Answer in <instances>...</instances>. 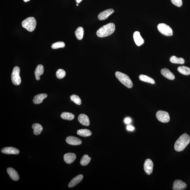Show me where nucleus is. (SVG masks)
I'll list each match as a JSON object with an SVG mask.
<instances>
[{
    "mask_svg": "<svg viewBox=\"0 0 190 190\" xmlns=\"http://www.w3.org/2000/svg\"><path fill=\"white\" fill-rule=\"evenodd\" d=\"M190 142V137L186 133L182 135L176 141L174 145V149L176 151H183L188 145Z\"/></svg>",
    "mask_w": 190,
    "mask_h": 190,
    "instance_id": "nucleus-1",
    "label": "nucleus"
},
{
    "mask_svg": "<svg viewBox=\"0 0 190 190\" xmlns=\"http://www.w3.org/2000/svg\"><path fill=\"white\" fill-rule=\"evenodd\" d=\"M115 26L114 23H109L100 28L97 31V35L99 37H104L110 36L114 32Z\"/></svg>",
    "mask_w": 190,
    "mask_h": 190,
    "instance_id": "nucleus-2",
    "label": "nucleus"
},
{
    "mask_svg": "<svg viewBox=\"0 0 190 190\" xmlns=\"http://www.w3.org/2000/svg\"><path fill=\"white\" fill-rule=\"evenodd\" d=\"M115 76L119 81L125 86L129 89L132 87V81L127 75L120 72H116Z\"/></svg>",
    "mask_w": 190,
    "mask_h": 190,
    "instance_id": "nucleus-3",
    "label": "nucleus"
},
{
    "mask_svg": "<svg viewBox=\"0 0 190 190\" xmlns=\"http://www.w3.org/2000/svg\"><path fill=\"white\" fill-rule=\"evenodd\" d=\"M36 26V21L35 19L33 17L27 18L22 22L23 28L26 29L29 32L34 31Z\"/></svg>",
    "mask_w": 190,
    "mask_h": 190,
    "instance_id": "nucleus-4",
    "label": "nucleus"
},
{
    "mask_svg": "<svg viewBox=\"0 0 190 190\" xmlns=\"http://www.w3.org/2000/svg\"><path fill=\"white\" fill-rule=\"evenodd\" d=\"M157 29L162 35L167 36H172L173 31L170 27L164 23H160L158 25Z\"/></svg>",
    "mask_w": 190,
    "mask_h": 190,
    "instance_id": "nucleus-5",
    "label": "nucleus"
},
{
    "mask_svg": "<svg viewBox=\"0 0 190 190\" xmlns=\"http://www.w3.org/2000/svg\"><path fill=\"white\" fill-rule=\"evenodd\" d=\"M20 72L19 67L17 66L14 67L11 74V80L14 85H19L21 83V79L20 75Z\"/></svg>",
    "mask_w": 190,
    "mask_h": 190,
    "instance_id": "nucleus-6",
    "label": "nucleus"
},
{
    "mask_svg": "<svg viewBox=\"0 0 190 190\" xmlns=\"http://www.w3.org/2000/svg\"><path fill=\"white\" fill-rule=\"evenodd\" d=\"M156 117L157 120L163 123H167L170 120V117L167 112L159 111L156 113Z\"/></svg>",
    "mask_w": 190,
    "mask_h": 190,
    "instance_id": "nucleus-7",
    "label": "nucleus"
},
{
    "mask_svg": "<svg viewBox=\"0 0 190 190\" xmlns=\"http://www.w3.org/2000/svg\"><path fill=\"white\" fill-rule=\"evenodd\" d=\"M153 166V163L151 160L147 159L145 160L144 165V168L146 174L148 175L152 174Z\"/></svg>",
    "mask_w": 190,
    "mask_h": 190,
    "instance_id": "nucleus-8",
    "label": "nucleus"
},
{
    "mask_svg": "<svg viewBox=\"0 0 190 190\" xmlns=\"http://www.w3.org/2000/svg\"><path fill=\"white\" fill-rule=\"evenodd\" d=\"M186 184L181 180L177 179L173 183L172 189L174 190H182L187 188Z\"/></svg>",
    "mask_w": 190,
    "mask_h": 190,
    "instance_id": "nucleus-9",
    "label": "nucleus"
},
{
    "mask_svg": "<svg viewBox=\"0 0 190 190\" xmlns=\"http://www.w3.org/2000/svg\"><path fill=\"white\" fill-rule=\"evenodd\" d=\"M66 142L69 145H81L82 141L78 138L76 137L70 136L67 138Z\"/></svg>",
    "mask_w": 190,
    "mask_h": 190,
    "instance_id": "nucleus-10",
    "label": "nucleus"
},
{
    "mask_svg": "<svg viewBox=\"0 0 190 190\" xmlns=\"http://www.w3.org/2000/svg\"><path fill=\"white\" fill-rule=\"evenodd\" d=\"M114 10L113 9H108L105 10L100 13L98 18L100 20H102L106 19L108 17L114 12Z\"/></svg>",
    "mask_w": 190,
    "mask_h": 190,
    "instance_id": "nucleus-11",
    "label": "nucleus"
},
{
    "mask_svg": "<svg viewBox=\"0 0 190 190\" xmlns=\"http://www.w3.org/2000/svg\"><path fill=\"white\" fill-rule=\"evenodd\" d=\"M76 154L74 153L69 152L64 154V161L66 164H70L72 163L76 159Z\"/></svg>",
    "mask_w": 190,
    "mask_h": 190,
    "instance_id": "nucleus-12",
    "label": "nucleus"
},
{
    "mask_svg": "<svg viewBox=\"0 0 190 190\" xmlns=\"http://www.w3.org/2000/svg\"><path fill=\"white\" fill-rule=\"evenodd\" d=\"M2 153L6 154H17L20 153V151L16 148L7 147L3 148L1 150Z\"/></svg>",
    "mask_w": 190,
    "mask_h": 190,
    "instance_id": "nucleus-13",
    "label": "nucleus"
},
{
    "mask_svg": "<svg viewBox=\"0 0 190 190\" xmlns=\"http://www.w3.org/2000/svg\"><path fill=\"white\" fill-rule=\"evenodd\" d=\"M83 175L80 174L78 175L72 179L70 182L69 183L68 187L72 188L76 186L79 183H80L83 180Z\"/></svg>",
    "mask_w": 190,
    "mask_h": 190,
    "instance_id": "nucleus-14",
    "label": "nucleus"
},
{
    "mask_svg": "<svg viewBox=\"0 0 190 190\" xmlns=\"http://www.w3.org/2000/svg\"><path fill=\"white\" fill-rule=\"evenodd\" d=\"M133 39L136 45L139 46L144 43V40L139 31H135L133 35Z\"/></svg>",
    "mask_w": 190,
    "mask_h": 190,
    "instance_id": "nucleus-15",
    "label": "nucleus"
},
{
    "mask_svg": "<svg viewBox=\"0 0 190 190\" xmlns=\"http://www.w3.org/2000/svg\"><path fill=\"white\" fill-rule=\"evenodd\" d=\"M78 120L80 124L84 126H89L90 125V121L89 117L86 115L81 114L79 115Z\"/></svg>",
    "mask_w": 190,
    "mask_h": 190,
    "instance_id": "nucleus-16",
    "label": "nucleus"
},
{
    "mask_svg": "<svg viewBox=\"0 0 190 190\" xmlns=\"http://www.w3.org/2000/svg\"><path fill=\"white\" fill-rule=\"evenodd\" d=\"M8 174L12 180L17 181L19 179V176L16 171L13 168H9L7 170Z\"/></svg>",
    "mask_w": 190,
    "mask_h": 190,
    "instance_id": "nucleus-17",
    "label": "nucleus"
},
{
    "mask_svg": "<svg viewBox=\"0 0 190 190\" xmlns=\"http://www.w3.org/2000/svg\"><path fill=\"white\" fill-rule=\"evenodd\" d=\"M160 72L163 76L169 80H173L175 78L174 75L167 68L163 69L160 71Z\"/></svg>",
    "mask_w": 190,
    "mask_h": 190,
    "instance_id": "nucleus-18",
    "label": "nucleus"
},
{
    "mask_svg": "<svg viewBox=\"0 0 190 190\" xmlns=\"http://www.w3.org/2000/svg\"><path fill=\"white\" fill-rule=\"evenodd\" d=\"M47 97L46 94L42 93L39 94L34 97L33 99V103L35 104H39L41 103L43 100Z\"/></svg>",
    "mask_w": 190,
    "mask_h": 190,
    "instance_id": "nucleus-19",
    "label": "nucleus"
},
{
    "mask_svg": "<svg viewBox=\"0 0 190 190\" xmlns=\"http://www.w3.org/2000/svg\"><path fill=\"white\" fill-rule=\"evenodd\" d=\"M44 71V68L42 64L37 66L35 71V74L37 80H40V76L42 75Z\"/></svg>",
    "mask_w": 190,
    "mask_h": 190,
    "instance_id": "nucleus-20",
    "label": "nucleus"
},
{
    "mask_svg": "<svg viewBox=\"0 0 190 190\" xmlns=\"http://www.w3.org/2000/svg\"><path fill=\"white\" fill-rule=\"evenodd\" d=\"M32 128L34 129V133L36 135H40L43 130V127L39 123H35L32 125Z\"/></svg>",
    "mask_w": 190,
    "mask_h": 190,
    "instance_id": "nucleus-21",
    "label": "nucleus"
},
{
    "mask_svg": "<svg viewBox=\"0 0 190 190\" xmlns=\"http://www.w3.org/2000/svg\"><path fill=\"white\" fill-rule=\"evenodd\" d=\"M77 134L83 137H87L90 136L92 134L91 131L87 129H80L77 131Z\"/></svg>",
    "mask_w": 190,
    "mask_h": 190,
    "instance_id": "nucleus-22",
    "label": "nucleus"
},
{
    "mask_svg": "<svg viewBox=\"0 0 190 190\" xmlns=\"http://www.w3.org/2000/svg\"><path fill=\"white\" fill-rule=\"evenodd\" d=\"M139 78L140 80L143 82L149 83L152 84L155 83V81L153 79L146 75L143 74L140 75Z\"/></svg>",
    "mask_w": 190,
    "mask_h": 190,
    "instance_id": "nucleus-23",
    "label": "nucleus"
},
{
    "mask_svg": "<svg viewBox=\"0 0 190 190\" xmlns=\"http://www.w3.org/2000/svg\"><path fill=\"white\" fill-rule=\"evenodd\" d=\"M75 34L78 40H81L83 39L84 35V29L82 27H79L75 31Z\"/></svg>",
    "mask_w": 190,
    "mask_h": 190,
    "instance_id": "nucleus-24",
    "label": "nucleus"
},
{
    "mask_svg": "<svg viewBox=\"0 0 190 190\" xmlns=\"http://www.w3.org/2000/svg\"><path fill=\"white\" fill-rule=\"evenodd\" d=\"M61 117L64 120H72L74 118L75 116L71 113L64 112L61 115Z\"/></svg>",
    "mask_w": 190,
    "mask_h": 190,
    "instance_id": "nucleus-25",
    "label": "nucleus"
},
{
    "mask_svg": "<svg viewBox=\"0 0 190 190\" xmlns=\"http://www.w3.org/2000/svg\"><path fill=\"white\" fill-rule=\"evenodd\" d=\"M170 61L173 64H183L185 60L182 58H179L175 56H173L170 58Z\"/></svg>",
    "mask_w": 190,
    "mask_h": 190,
    "instance_id": "nucleus-26",
    "label": "nucleus"
},
{
    "mask_svg": "<svg viewBox=\"0 0 190 190\" xmlns=\"http://www.w3.org/2000/svg\"><path fill=\"white\" fill-rule=\"evenodd\" d=\"M177 70L183 75L188 76L190 74V68L185 66L179 67L177 68Z\"/></svg>",
    "mask_w": 190,
    "mask_h": 190,
    "instance_id": "nucleus-27",
    "label": "nucleus"
},
{
    "mask_svg": "<svg viewBox=\"0 0 190 190\" xmlns=\"http://www.w3.org/2000/svg\"><path fill=\"white\" fill-rule=\"evenodd\" d=\"M91 160V158L87 154H85L81 158L80 163L81 165L83 166H86L89 164Z\"/></svg>",
    "mask_w": 190,
    "mask_h": 190,
    "instance_id": "nucleus-28",
    "label": "nucleus"
},
{
    "mask_svg": "<svg viewBox=\"0 0 190 190\" xmlns=\"http://www.w3.org/2000/svg\"><path fill=\"white\" fill-rule=\"evenodd\" d=\"M65 45V43L63 42L59 41L54 43L51 45V48L53 49H57L59 48H63Z\"/></svg>",
    "mask_w": 190,
    "mask_h": 190,
    "instance_id": "nucleus-29",
    "label": "nucleus"
},
{
    "mask_svg": "<svg viewBox=\"0 0 190 190\" xmlns=\"http://www.w3.org/2000/svg\"><path fill=\"white\" fill-rule=\"evenodd\" d=\"M70 98L71 100L74 102L75 104L78 105H80L81 104V101L78 96L73 95L70 96Z\"/></svg>",
    "mask_w": 190,
    "mask_h": 190,
    "instance_id": "nucleus-30",
    "label": "nucleus"
},
{
    "mask_svg": "<svg viewBox=\"0 0 190 190\" xmlns=\"http://www.w3.org/2000/svg\"><path fill=\"white\" fill-rule=\"evenodd\" d=\"M66 73L64 70L60 69L56 72V76L59 79H61L65 77Z\"/></svg>",
    "mask_w": 190,
    "mask_h": 190,
    "instance_id": "nucleus-31",
    "label": "nucleus"
},
{
    "mask_svg": "<svg viewBox=\"0 0 190 190\" xmlns=\"http://www.w3.org/2000/svg\"><path fill=\"white\" fill-rule=\"evenodd\" d=\"M172 3L177 7H181L182 5V0H170Z\"/></svg>",
    "mask_w": 190,
    "mask_h": 190,
    "instance_id": "nucleus-32",
    "label": "nucleus"
},
{
    "mask_svg": "<svg viewBox=\"0 0 190 190\" xmlns=\"http://www.w3.org/2000/svg\"><path fill=\"white\" fill-rule=\"evenodd\" d=\"M127 129L129 131H132L134 130L135 128L131 125H129L127 126Z\"/></svg>",
    "mask_w": 190,
    "mask_h": 190,
    "instance_id": "nucleus-33",
    "label": "nucleus"
},
{
    "mask_svg": "<svg viewBox=\"0 0 190 190\" xmlns=\"http://www.w3.org/2000/svg\"><path fill=\"white\" fill-rule=\"evenodd\" d=\"M124 122L126 124H130L131 122V120L130 118H127L125 119Z\"/></svg>",
    "mask_w": 190,
    "mask_h": 190,
    "instance_id": "nucleus-34",
    "label": "nucleus"
},
{
    "mask_svg": "<svg viewBox=\"0 0 190 190\" xmlns=\"http://www.w3.org/2000/svg\"><path fill=\"white\" fill-rule=\"evenodd\" d=\"M83 0H76V2L78 4L80 3Z\"/></svg>",
    "mask_w": 190,
    "mask_h": 190,
    "instance_id": "nucleus-35",
    "label": "nucleus"
},
{
    "mask_svg": "<svg viewBox=\"0 0 190 190\" xmlns=\"http://www.w3.org/2000/svg\"><path fill=\"white\" fill-rule=\"evenodd\" d=\"M30 1V0H23V1L25 2H29Z\"/></svg>",
    "mask_w": 190,
    "mask_h": 190,
    "instance_id": "nucleus-36",
    "label": "nucleus"
},
{
    "mask_svg": "<svg viewBox=\"0 0 190 190\" xmlns=\"http://www.w3.org/2000/svg\"><path fill=\"white\" fill-rule=\"evenodd\" d=\"M76 5H77V6H79L78 4L77 3V4H76Z\"/></svg>",
    "mask_w": 190,
    "mask_h": 190,
    "instance_id": "nucleus-37",
    "label": "nucleus"
}]
</instances>
